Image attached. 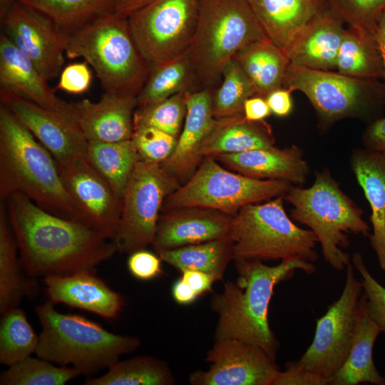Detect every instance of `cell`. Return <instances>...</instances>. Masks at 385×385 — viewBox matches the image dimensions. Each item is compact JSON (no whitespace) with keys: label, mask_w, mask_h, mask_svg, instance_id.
Returning <instances> with one entry per match:
<instances>
[{"label":"cell","mask_w":385,"mask_h":385,"mask_svg":"<svg viewBox=\"0 0 385 385\" xmlns=\"http://www.w3.org/2000/svg\"><path fill=\"white\" fill-rule=\"evenodd\" d=\"M160 259L180 272L197 270L222 280L228 263L233 260L230 237L190 245L158 252Z\"/></svg>","instance_id":"obj_32"},{"label":"cell","mask_w":385,"mask_h":385,"mask_svg":"<svg viewBox=\"0 0 385 385\" xmlns=\"http://www.w3.org/2000/svg\"><path fill=\"white\" fill-rule=\"evenodd\" d=\"M350 165L371 208L369 242L385 272V156L366 148H354Z\"/></svg>","instance_id":"obj_25"},{"label":"cell","mask_w":385,"mask_h":385,"mask_svg":"<svg viewBox=\"0 0 385 385\" xmlns=\"http://www.w3.org/2000/svg\"><path fill=\"white\" fill-rule=\"evenodd\" d=\"M267 37L284 51L326 6L322 0H247Z\"/></svg>","instance_id":"obj_27"},{"label":"cell","mask_w":385,"mask_h":385,"mask_svg":"<svg viewBox=\"0 0 385 385\" xmlns=\"http://www.w3.org/2000/svg\"><path fill=\"white\" fill-rule=\"evenodd\" d=\"M4 202L24 271L31 277L95 273L118 252L114 242L96 230L53 215L21 193Z\"/></svg>","instance_id":"obj_1"},{"label":"cell","mask_w":385,"mask_h":385,"mask_svg":"<svg viewBox=\"0 0 385 385\" xmlns=\"http://www.w3.org/2000/svg\"><path fill=\"white\" fill-rule=\"evenodd\" d=\"M270 125L265 120L251 121L244 113L216 118V122L200 150V155L214 156L224 153H238L274 146Z\"/></svg>","instance_id":"obj_28"},{"label":"cell","mask_w":385,"mask_h":385,"mask_svg":"<svg viewBox=\"0 0 385 385\" xmlns=\"http://www.w3.org/2000/svg\"><path fill=\"white\" fill-rule=\"evenodd\" d=\"M1 315L0 363L9 366L36 352L39 336L19 306Z\"/></svg>","instance_id":"obj_37"},{"label":"cell","mask_w":385,"mask_h":385,"mask_svg":"<svg viewBox=\"0 0 385 385\" xmlns=\"http://www.w3.org/2000/svg\"><path fill=\"white\" fill-rule=\"evenodd\" d=\"M337 72L354 78L382 79L376 29H345L336 64Z\"/></svg>","instance_id":"obj_31"},{"label":"cell","mask_w":385,"mask_h":385,"mask_svg":"<svg viewBox=\"0 0 385 385\" xmlns=\"http://www.w3.org/2000/svg\"><path fill=\"white\" fill-rule=\"evenodd\" d=\"M212 93L211 87L185 92L187 112L183 130L173 152L160 164L179 181H187L202 160L200 148L216 122Z\"/></svg>","instance_id":"obj_20"},{"label":"cell","mask_w":385,"mask_h":385,"mask_svg":"<svg viewBox=\"0 0 385 385\" xmlns=\"http://www.w3.org/2000/svg\"><path fill=\"white\" fill-rule=\"evenodd\" d=\"M205 371L191 374L192 385H272L281 371L260 347L235 339H215Z\"/></svg>","instance_id":"obj_16"},{"label":"cell","mask_w":385,"mask_h":385,"mask_svg":"<svg viewBox=\"0 0 385 385\" xmlns=\"http://www.w3.org/2000/svg\"><path fill=\"white\" fill-rule=\"evenodd\" d=\"M182 279L199 296L205 292L212 291L214 278L203 272L192 270L181 271Z\"/></svg>","instance_id":"obj_49"},{"label":"cell","mask_w":385,"mask_h":385,"mask_svg":"<svg viewBox=\"0 0 385 385\" xmlns=\"http://www.w3.org/2000/svg\"><path fill=\"white\" fill-rule=\"evenodd\" d=\"M57 88L73 94L86 91L91 83L92 74L86 61L65 66L60 74Z\"/></svg>","instance_id":"obj_44"},{"label":"cell","mask_w":385,"mask_h":385,"mask_svg":"<svg viewBox=\"0 0 385 385\" xmlns=\"http://www.w3.org/2000/svg\"><path fill=\"white\" fill-rule=\"evenodd\" d=\"M1 24L3 32L46 79L60 76L71 34L44 14L19 1L11 7Z\"/></svg>","instance_id":"obj_14"},{"label":"cell","mask_w":385,"mask_h":385,"mask_svg":"<svg viewBox=\"0 0 385 385\" xmlns=\"http://www.w3.org/2000/svg\"><path fill=\"white\" fill-rule=\"evenodd\" d=\"M131 140L141 160L160 165L173 152L178 138L154 127L140 125L133 128Z\"/></svg>","instance_id":"obj_42"},{"label":"cell","mask_w":385,"mask_h":385,"mask_svg":"<svg viewBox=\"0 0 385 385\" xmlns=\"http://www.w3.org/2000/svg\"><path fill=\"white\" fill-rule=\"evenodd\" d=\"M265 38L247 0H201L186 50L195 79L211 87L240 48Z\"/></svg>","instance_id":"obj_7"},{"label":"cell","mask_w":385,"mask_h":385,"mask_svg":"<svg viewBox=\"0 0 385 385\" xmlns=\"http://www.w3.org/2000/svg\"><path fill=\"white\" fill-rule=\"evenodd\" d=\"M53 304L48 301L35 307L41 327L35 352L38 357L64 366L71 364L91 377L140 344L137 337L114 334L81 315L59 312Z\"/></svg>","instance_id":"obj_4"},{"label":"cell","mask_w":385,"mask_h":385,"mask_svg":"<svg viewBox=\"0 0 385 385\" xmlns=\"http://www.w3.org/2000/svg\"><path fill=\"white\" fill-rule=\"evenodd\" d=\"M63 185L78 214V221L113 241L120 222L122 197L92 167L86 155L58 165Z\"/></svg>","instance_id":"obj_15"},{"label":"cell","mask_w":385,"mask_h":385,"mask_svg":"<svg viewBox=\"0 0 385 385\" xmlns=\"http://www.w3.org/2000/svg\"><path fill=\"white\" fill-rule=\"evenodd\" d=\"M213 157L228 168L259 180H282L300 185L305 183L309 168L301 148L292 145L284 148L274 146Z\"/></svg>","instance_id":"obj_24"},{"label":"cell","mask_w":385,"mask_h":385,"mask_svg":"<svg viewBox=\"0 0 385 385\" xmlns=\"http://www.w3.org/2000/svg\"><path fill=\"white\" fill-rule=\"evenodd\" d=\"M86 157L121 197L130 176L140 159L131 139L113 143L88 142Z\"/></svg>","instance_id":"obj_34"},{"label":"cell","mask_w":385,"mask_h":385,"mask_svg":"<svg viewBox=\"0 0 385 385\" xmlns=\"http://www.w3.org/2000/svg\"><path fill=\"white\" fill-rule=\"evenodd\" d=\"M81 375L73 367L56 366L40 357L28 356L1 372V385H65Z\"/></svg>","instance_id":"obj_38"},{"label":"cell","mask_w":385,"mask_h":385,"mask_svg":"<svg viewBox=\"0 0 385 385\" xmlns=\"http://www.w3.org/2000/svg\"><path fill=\"white\" fill-rule=\"evenodd\" d=\"M233 215L200 207L162 212L153 245L157 252L230 237Z\"/></svg>","instance_id":"obj_18"},{"label":"cell","mask_w":385,"mask_h":385,"mask_svg":"<svg viewBox=\"0 0 385 385\" xmlns=\"http://www.w3.org/2000/svg\"><path fill=\"white\" fill-rule=\"evenodd\" d=\"M351 264L361 275L364 293L367 299L368 314L382 332H385V287L370 273L360 252L353 254Z\"/></svg>","instance_id":"obj_43"},{"label":"cell","mask_w":385,"mask_h":385,"mask_svg":"<svg viewBox=\"0 0 385 385\" xmlns=\"http://www.w3.org/2000/svg\"><path fill=\"white\" fill-rule=\"evenodd\" d=\"M194 79V71L186 51L151 65L145 82L137 96L138 107L156 103L187 91Z\"/></svg>","instance_id":"obj_33"},{"label":"cell","mask_w":385,"mask_h":385,"mask_svg":"<svg viewBox=\"0 0 385 385\" xmlns=\"http://www.w3.org/2000/svg\"><path fill=\"white\" fill-rule=\"evenodd\" d=\"M180 186V181L160 164L137 162L122 196L113 240L118 252L130 255L153 244L163 202Z\"/></svg>","instance_id":"obj_11"},{"label":"cell","mask_w":385,"mask_h":385,"mask_svg":"<svg viewBox=\"0 0 385 385\" xmlns=\"http://www.w3.org/2000/svg\"><path fill=\"white\" fill-rule=\"evenodd\" d=\"M43 282L48 301L89 312L107 320L117 319L125 304L124 297L94 272L51 275L43 278Z\"/></svg>","instance_id":"obj_21"},{"label":"cell","mask_w":385,"mask_h":385,"mask_svg":"<svg viewBox=\"0 0 385 385\" xmlns=\"http://www.w3.org/2000/svg\"><path fill=\"white\" fill-rule=\"evenodd\" d=\"M185 92L156 103L138 107L133 114V128L151 126L178 138L187 112Z\"/></svg>","instance_id":"obj_40"},{"label":"cell","mask_w":385,"mask_h":385,"mask_svg":"<svg viewBox=\"0 0 385 385\" xmlns=\"http://www.w3.org/2000/svg\"><path fill=\"white\" fill-rule=\"evenodd\" d=\"M73 104L77 123L88 142L131 139L136 96L105 92L97 102L83 99Z\"/></svg>","instance_id":"obj_22"},{"label":"cell","mask_w":385,"mask_h":385,"mask_svg":"<svg viewBox=\"0 0 385 385\" xmlns=\"http://www.w3.org/2000/svg\"><path fill=\"white\" fill-rule=\"evenodd\" d=\"M243 113L248 120L260 121L270 116L272 112L265 98L254 96L245 101Z\"/></svg>","instance_id":"obj_50"},{"label":"cell","mask_w":385,"mask_h":385,"mask_svg":"<svg viewBox=\"0 0 385 385\" xmlns=\"http://www.w3.org/2000/svg\"><path fill=\"white\" fill-rule=\"evenodd\" d=\"M21 193L46 211L78 221V214L51 153L0 105V198Z\"/></svg>","instance_id":"obj_3"},{"label":"cell","mask_w":385,"mask_h":385,"mask_svg":"<svg viewBox=\"0 0 385 385\" xmlns=\"http://www.w3.org/2000/svg\"><path fill=\"white\" fill-rule=\"evenodd\" d=\"M364 148L385 156V118L368 123L362 133Z\"/></svg>","instance_id":"obj_47"},{"label":"cell","mask_w":385,"mask_h":385,"mask_svg":"<svg viewBox=\"0 0 385 385\" xmlns=\"http://www.w3.org/2000/svg\"><path fill=\"white\" fill-rule=\"evenodd\" d=\"M264 98L280 88L290 63L285 52L268 38L250 43L233 56Z\"/></svg>","instance_id":"obj_30"},{"label":"cell","mask_w":385,"mask_h":385,"mask_svg":"<svg viewBox=\"0 0 385 385\" xmlns=\"http://www.w3.org/2000/svg\"><path fill=\"white\" fill-rule=\"evenodd\" d=\"M342 292L317 320L314 339L303 355L293 361L298 367L315 373L327 381L342 366L354 339L363 284L350 262L346 267Z\"/></svg>","instance_id":"obj_13"},{"label":"cell","mask_w":385,"mask_h":385,"mask_svg":"<svg viewBox=\"0 0 385 385\" xmlns=\"http://www.w3.org/2000/svg\"><path fill=\"white\" fill-rule=\"evenodd\" d=\"M282 87L299 91L308 98L323 131L346 118L369 123L381 117L385 107V88L378 79L354 78L289 63Z\"/></svg>","instance_id":"obj_9"},{"label":"cell","mask_w":385,"mask_h":385,"mask_svg":"<svg viewBox=\"0 0 385 385\" xmlns=\"http://www.w3.org/2000/svg\"><path fill=\"white\" fill-rule=\"evenodd\" d=\"M290 90L282 87L270 93L266 96L272 113L279 117L289 115L293 108L292 98Z\"/></svg>","instance_id":"obj_48"},{"label":"cell","mask_w":385,"mask_h":385,"mask_svg":"<svg viewBox=\"0 0 385 385\" xmlns=\"http://www.w3.org/2000/svg\"><path fill=\"white\" fill-rule=\"evenodd\" d=\"M16 0H0V21L2 20Z\"/></svg>","instance_id":"obj_54"},{"label":"cell","mask_w":385,"mask_h":385,"mask_svg":"<svg viewBox=\"0 0 385 385\" xmlns=\"http://www.w3.org/2000/svg\"><path fill=\"white\" fill-rule=\"evenodd\" d=\"M222 82L212 93V112L215 118L243 113L245 101L257 96V91L239 63L232 58L222 72Z\"/></svg>","instance_id":"obj_39"},{"label":"cell","mask_w":385,"mask_h":385,"mask_svg":"<svg viewBox=\"0 0 385 385\" xmlns=\"http://www.w3.org/2000/svg\"><path fill=\"white\" fill-rule=\"evenodd\" d=\"M0 102L51 153L58 165L86 155L88 141L76 120L2 88Z\"/></svg>","instance_id":"obj_17"},{"label":"cell","mask_w":385,"mask_h":385,"mask_svg":"<svg viewBox=\"0 0 385 385\" xmlns=\"http://www.w3.org/2000/svg\"><path fill=\"white\" fill-rule=\"evenodd\" d=\"M117 0H16L44 14L69 34L115 11Z\"/></svg>","instance_id":"obj_36"},{"label":"cell","mask_w":385,"mask_h":385,"mask_svg":"<svg viewBox=\"0 0 385 385\" xmlns=\"http://www.w3.org/2000/svg\"><path fill=\"white\" fill-rule=\"evenodd\" d=\"M376 37L382 63V83L385 88V10L380 15L376 26Z\"/></svg>","instance_id":"obj_52"},{"label":"cell","mask_w":385,"mask_h":385,"mask_svg":"<svg viewBox=\"0 0 385 385\" xmlns=\"http://www.w3.org/2000/svg\"><path fill=\"white\" fill-rule=\"evenodd\" d=\"M19 247L11 229L6 204H0V314L18 307L24 298L38 292L36 278L24 274Z\"/></svg>","instance_id":"obj_29"},{"label":"cell","mask_w":385,"mask_h":385,"mask_svg":"<svg viewBox=\"0 0 385 385\" xmlns=\"http://www.w3.org/2000/svg\"><path fill=\"white\" fill-rule=\"evenodd\" d=\"M322 376L296 366L293 361L285 364V369L280 371L272 385H327Z\"/></svg>","instance_id":"obj_46"},{"label":"cell","mask_w":385,"mask_h":385,"mask_svg":"<svg viewBox=\"0 0 385 385\" xmlns=\"http://www.w3.org/2000/svg\"><path fill=\"white\" fill-rule=\"evenodd\" d=\"M366 300V296L363 293L350 350L340 369L328 379L329 385H357L361 383L385 385V378L381 375L373 360L374 345L383 332L369 317Z\"/></svg>","instance_id":"obj_26"},{"label":"cell","mask_w":385,"mask_h":385,"mask_svg":"<svg viewBox=\"0 0 385 385\" xmlns=\"http://www.w3.org/2000/svg\"><path fill=\"white\" fill-rule=\"evenodd\" d=\"M172 294L175 302L181 304H190L198 297L181 277L174 283Z\"/></svg>","instance_id":"obj_51"},{"label":"cell","mask_w":385,"mask_h":385,"mask_svg":"<svg viewBox=\"0 0 385 385\" xmlns=\"http://www.w3.org/2000/svg\"><path fill=\"white\" fill-rule=\"evenodd\" d=\"M47 82L32 61L1 31L0 88L76 121L73 103L56 96Z\"/></svg>","instance_id":"obj_19"},{"label":"cell","mask_w":385,"mask_h":385,"mask_svg":"<svg viewBox=\"0 0 385 385\" xmlns=\"http://www.w3.org/2000/svg\"><path fill=\"white\" fill-rule=\"evenodd\" d=\"M153 0H117L115 11L128 17L132 13L140 9Z\"/></svg>","instance_id":"obj_53"},{"label":"cell","mask_w":385,"mask_h":385,"mask_svg":"<svg viewBox=\"0 0 385 385\" xmlns=\"http://www.w3.org/2000/svg\"><path fill=\"white\" fill-rule=\"evenodd\" d=\"M127 266L130 273L140 280H150L161 274V259L145 249L129 255Z\"/></svg>","instance_id":"obj_45"},{"label":"cell","mask_w":385,"mask_h":385,"mask_svg":"<svg viewBox=\"0 0 385 385\" xmlns=\"http://www.w3.org/2000/svg\"><path fill=\"white\" fill-rule=\"evenodd\" d=\"M216 161L212 156L204 157L192 175L165 198L161 212L200 207L234 216L245 205L284 196L293 185L232 173Z\"/></svg>","instance_id":"obj_10"},{"label":"cell","mask_w":385,"mask_h":385,"mask_svg":"<svg viewBox=\"0 0 385 385\" xmlns=\"http://www.w3.org/2000/svg\"><path fill=\"white\" fill-rule=\"evenodd\" d=\"M284 200L292 205L290 217L315 234L325 261L335 270H343L351 262L349 254L342 250L349 245V235H370L362 209L341 190L327 170L317 171L309 188L292 185Z\"/></svg>","instance_id":"obj_5"},{"label":"cell","mask_w":385,"mask_h":385,"mask_svg":"<svg viewBox=\"0 0 385 385\" xmlns=\"http://www.w3.org/2000/svg\"><path fill=\"white\" fill-rule=\"evenodd\" d=\"M66 56L83 58L105 92L137 96L149 71L132 37L128 17L115 11L71 33Z\"/></svg>","instance_id":"obj_6"},{"label":"cell","mask_w":385,"mask_h":385,"mask_svg":"<svg viewBox=\"0 0 385 385\" xmlns=\"http://www.w3.org/2000/svg\"><path fill=\"white\" fill-rule=\"evenodd\" d=\"M348 26L375 29L385 0H322Z\"/></svg>","instance_id":"obj_41"},{"label":"cell","mask_w":385,"mask_h":385,"mask_svg":"<svg viewBox=\"0 0 385 385\" xmlns=\"http://www.w3.org/2000/svg\"><path fill=\"white\" fill-rule=\"evenodd\" d=\"M283 201L281 196L263 204H249L234 215L229 237L235 261L317 260L315 234L293 222Z\"/></svg>","instance_id":"obj_8"},{"label":"cell","mask_w":385,"mask_h":385,"mask_svg":"<svg viewBox=\"0 0 385 385\" xmlns=\"http://www.w3.org/2000/svg\"><path fill=\"white\" fill-rule=\"evenodd\" d=\"M235 264L237 282L224 283L223 291L211 299V308L218 316L215 339L230 338L256 345L276 360L279 344L268 321L274 287L291 279L297 270L311 274L316 267L298 259L275 266L259 260H236Z\"/></svg>","instance_id":"obj_2"},{"label":"cell","mask_w":385,"mask_h":385,"mask_svg":"<svg viewBox=\"0 0 385 385\" xmlns=\"http://www.w3.org/2000/svg\"><path fill=\"white\" fill-rule=\"evenodd\" d=\"M175 382L168 364L149 356L117 361L98 377H88L85 385H170Z\"/></svg>","instance_id":"obj_35"},{"label":"cell","mask_w":385,"mask_h":385,"mask_svg":"<svg viewBox=\"0 0 385 385\" xmlns=\"http://www.w3.org/2000/svg\"><path fill=\"white\" fill-rule=\"evenodd\" d=\"M344 24L324 7L303 26L285 50L290 63L316 70H336Z\"/></svg>","instance_id":"obj_23"},{"label":"cell","mask_w":385,"mask_h":385,"mask_svg":"<svg viewBox=\"0 0 385 385\" xmlns=\"http://www.w3.org/2000/svg\"><path fill=\"white\" fill-rule=\"evenodd\" d=\"M200 1L153 0L128 17L132 37L148 66L187 50Z\"/></svg>","instance_id":"obj_12"}]
</instances>
